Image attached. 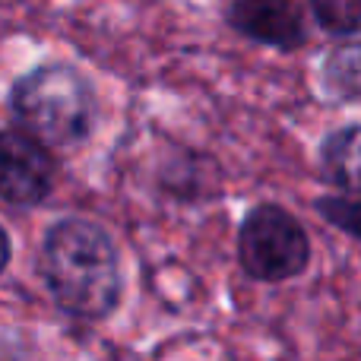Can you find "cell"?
I'll use <instances>...</instances> for the list:
<instances>
[{"label":"cell","mask_w":361,"mask_h":361,"mask_svg":"<svg viewBox=\"0 0 361 361\" xmlns=\"http://www.w3.org/2000/svg\"><path fill=\"white\" fill-rule=\"evenodd\" d=\"M35 273L48 298L70 320L102 324L124 301V260L114 235L86 216H61L48 225Z\"/></svg>","instance_id":"6da1fadb"},{"label":"cell","mask_w":361,"mask_h":361,"mask_svg":"<svg viewBox=\"0 0 361 361\" xmlns=\"http://www.w3.org/2000/svg\"><path fill=\"white\" fill-rule=\"evenodd\" d=\"M6 108L19 130L51 149L86 143L99 124L95 82L67 61H42L19 73L6 95Z\"/></svg>","instance_id":"7a4b0ae2"},{"label":"cell","mask_w":361,"mask_h":361,"mask_svg":"<svg viewBox=\"0 0 361 361\" xmlns=\"http://www.w3.org/2000/svg\"><path fill=\"white\" fill-rule=\"evenodd\" d=\"M235 250L241 273L263 286H282L305 276L314 254L301 219L273 200L254 203L244 212Z\"/></svg>","instance_id":"3957f363"},{"label":"cell","mask_w":361,"mask_h":361,"mask_svg":"<svg viewBox=\"0 0 361 361\" xmlns=\"http://www.w3.org/2000/svg\"><path fill=\"white\" fill-rule=\"evenodd\" d=\"M61 180L54 149L19 127H0V203L32 209L51 200Z\"/></svg>","instance_id":"277c9868"},{"label":"cell","mask_w":361,"mask_h":361,"mask_svg":"<svg viewBox=\"0 0 361 361\" xmlns=\"http://www.w3.org/2000/svg\"><path fill=\"white\" fill-rule=\"evenodd\" d=\"M222 19L235 35L273 51H301L307 44V19L295 0H228Z\"/></svg>","instance_id":"5b68a950"},{"label":"cell","mask_w":361,"mask_h":361,"mask_svg":"<svg viewBox=\"0 0 361 361\" xmlns=\"http://www.w3.org/2000/svg\"><path fill=\"white\" fill-rule=\"evenodd\" d=\"M358 137L361 127L355 121L330 130L317 146V171L320 180L333 190L358 193Z\"/></svg>","instance_id":"8992f818"},{"label":"cell","mask_w":361,"mask_h":361,"mask_svg":"<svg viewBox=\"0 0 361 361\" xmlns=\"http://www.w3.org/2000/svg\"><path fill=\"white\" fill-rule=\"evenodd\" d=\"M320 86L336 102L361 99V48L358 35L339 38L336 48H330L320 63Z\"/></svg>","instance_id":"52a82bcc"},{"label":"cell","mask_w":361,"mask_h":361,"mask_svg":"<svg viewBox=\"0 0 361 361\" xmlns=\"http://www.w3.org/2000/svg\"><path fill=\"white\" fill-rule=\"evenodd\" d=\"M212 156H200V152L184 149L180 156L169 159L159 171V187H162L169 197H175L178 203H197V200L209 197V171Z\"/></svg>","instance_id":"ba28073f"},{"label":"cell","mask_w":361,"mask_h":361,"mask_svg":"<svg viewBox=\"0 0 361 361\" xmlns=\"http://www.w3.org/2000/svg\"><path fill=\"white\" fill-rule=\"evenodd\" d=\"M311 19L333 38H352L361 29V0H307Z\"/></svg>","instance_id":"9c48e42d"},{"label":"cell","mask_w":361,"mask_h":361,"mask_svg":"<svg viewBox=\"0 0 361 361\" xmlns=\"http://www.w3.org/2000/svg\"><path fill=\"white\" fill-rule=\"evenodd\" d=\"M314 212L324 219L326 225L339 228L345 238H361V225H358V216H361V206H358V193H343V190H333V193H324V197L314 200Z\"/></svg>","instance_id":"30bf717a"},{"label":"cell","mask_w":361,"mask_h":361,"mask_svg":"<svg viewBox=\"0 0 361 361\" xmlns=\"http://www.w3.org/2000/svg\"><path fill=\"white\" fill-rule=\"evenodd\" d=\"M10 260H13V238H10V231L0 225V276L6 273Z\"/></svg>","instance_id":"8fae6325"}]
</instances>
